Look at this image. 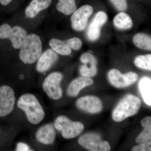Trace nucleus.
<instances>
[{"label":"nucleus","mask_w":151,"mask_h":151,"mask_svg":"<svg viewBox=\"0 0 151 151\" xmlns=\"http://www.w3.org/2000/svg\"><path fill=\"white\" fill-rule=\"evenodd\" d=\"M55 129L61 131V134L66 139H73L80 134L84 126L80 122H72L65 116H60L55 121Z\"/></svg>","instance_id":"39448f33"},{"label":"nucleus","mask_w":151,"mask_h":151,"mask_svg":"<svg viewBox=\"0 0 151 151\" xmlns=\"http://www.w3.org/2000/svg\"><path fill=\"white\" fill-rule=\"evenodd\" d=\"M80 145L91 151H109L111 147L107 141H103L100 135L89 133L81 136L78 140Z\"/></svg>","instance_id":"6e6552de"},{"label":"nucleus","mask_w":151,"mask_h":151,"mask_svg":"<svg viewBox=\"0 0 151 151\" xmlns=\"http://www.w3.org/2000/svg\"><path fill=\"white\" fill-rule=\"evenodd\" d=\"M66 40L70 48L73 50H79L82 47V42L78 37H71L66 39Z\"/></svg>","instance_id":"b1692460"},{"label":"nucleus","mask_w":151,"mask_h":151,"mask_svg":"<svg viewBox=\"0 0 151 151\" xmlns=\"http://www.w3.org/2000/svg\"><path fill=\"white\" fill-rule=\"evenodd\" d=\"M57 11L65 16L72 14L77 9L75 0H58Z\"/></svg>","instance_id":"6ab92c4d"},{"label":"nucleus","mask_w":151,"mask_h":151,"mask_svg":"<svg viewBox=\"0 0 151 151\" xmlns=\"http://www.w3.org/2000/svg\"><path fill=\"white\" fill-rule=\"evenodd\" d=\"M63 78L62 73L53 72L50 73L45 78L42 88L47 95L50 99L57 100L62 97L63 91L60 83Z\"/></svg>","instance_id":"423d86ee"},{"label":"nucleus","mask_w":151,"mask_h":151,"mask_svg":"<svg viewBox=\"0 0 151 151\" xmlns=\"http://www.w3.org/2000/svg\"><path fill=\"white\" fill-rule=\"evenodd\" d=\"M139 90L144 102L147 105H151V80L148 77L141 78L139 83Z\"/></svg>","instance_id":"a211bd4d"},{"label":"nucleus","mask_w":151,"mask_h":151,"mask_svg":"<svg viewBox=\"0 0 151 151\" xmlns=\"http://www.w3.org/2000/svg\"><path fill=\"white\" fill-rule=\"evenodd\" d=\"M141 105L140 99L137 97L131 94L126 95L113 111V120L117 122H122L129 117L134 116L139 112Z\"/></svg>","instance_id":"20e7f679"},{"label":"nucleus","mask_w":151,"mask_h":151,"mask_svg":"<svg viewBox=\"0 0 151 151\" xmlns=\"http://www.w3.org/2000/svg\"><path fill=\"white\" fill-rule=\"evenodd\" d=\"M138 75L133 72L123 74L119 70L113 69L109 71L108 78L110 83L116 88H123L134 84L138 79Z\"/></svg>","instance_id":"1a4fd4ad"},{"label":"nucleus","mask_w":151,"mask_h":151,"mask_svg":"<svg viewBox=\"0 0 151 151\" xmlns=\"http://www.w3.org/2000/svg\"><path fill=\"white\" fill-rule=\"evenodd\" d=\"M80 60L83 65L80 67L79 71L83 77L90 78L96 75L97 60L94 55L89 52L83 53L80 57Z\"/></svg>","instance_id":"4468645a"},{"label":"nucleus","mask_w":151,"mask_h":151,"mask_svg":"<svg viewBox=\"0 0 151 151\" xmlns=\"http://www.w3.org/2000/svg\"><path fill=\"white\" fill-rule=\"evenodd\" d=\"M17 105L25 113L31 124H40L45 116L43 108L35 95L31 94H23L19 98Z\"/></svg>","instance_id":"7ed1b4c3"},{"label":"nucleus","mask_w":151,"mask_h":151,"mask_svg":"<svg viewBox=\"0 0 151 151\" xmlns=\"http://www.w3.org/2000/svg\"><path fill=\"white\" fill-rule=\"evenodd\" d=\"M111 3L119 11H125L127 9V0H110Z\"/></svg>","instance_id":"393cba45"},{"label":"nucleus","mask_w":151,"mask_h":151,"mask_svg":"<svg viewBox=\"0 0 151 151\" xmlns=\"http://www.w3.org/2000/svg\"><path fill=\"white\" fill-rule=\"evenodd\" d=\"M108 16L105 12L100 11L94 16L89 24L86 32L88 39L91 41L97 40L100 35L101 27L106 23Z\"/></svg>","instance_id":"f8f14e48"},{"label":"nucleus","mask_w":151,"mask_h":151,"mask_svg":"<svg viewBox=\"0 0 151 151\" xmlns=\"http://www.w3.org/2000/svg\"><path fill=\"white\" fill-rule=\"evenodd\" d=\"M45 48V41L41 35L31 31L19 49L18 56L24 65H32L36 63Z\"/></svg>","instance_id":"f03ea898"},{"label":"nucleus","mask_w":151,"mask_h":151,"mask_svg":"<svg viewBox=\"0 0 151 151\" xmlns=\"http://www.w3.org/2000/svg\"><path fill=\"white\" fill-rule=\"evenodd\" d=\"M77 107L82 111L91 113H98L103 109V104L98 97L87 96L79 98L76 102Z\"/></svg>","instance_id":"ddd939ff"},{"label":"nucleus","mask_w":151,"mask_h":151,"mask_svg":"<svg viewBox=\"0 0 151 151\" xmlns=\"http://www.w3.org/2000/svg\"><path fill=\"white\" fill-rule=\"evenodd\" d=\"M93 12V7L89 5H85L76 9L70 17V24L72 29L76 32L84 30Z\"/></svg>","instance_id":"0eeeda50"},{"label":"nucleus","mask_w":151,"mask_h":151,"mask_svg":"<svg viewBox=\"0 0 151 151\" xmlns=\"http://www.w3.org/2000/svg\"><path fill=\"white\" fill-rule=\"evenodd\" d=\"M145 129L136 139L137 143H143L150 140L151 139V117L147 116L141 121Z\"/></svg>","instance_id":"412c9836"},{"label":"nucleus","mask_w":151,"mask_h":151,"mask_svg":"<svg viewBox=\"0 0 151 151\" xmlns=\"http://www.w3.org/2000/svg\"><path fill=\"white\" fill-rule=\"evenodd\" d=\"M135 65L141 69L151 70V55H140L137 56L134 60Z\"/></svg>","instance_id":"5701e85b"},{"label":"nucleus","mask_w":151,"mask_h":151,"mask_svg":"<svg viewBox=\"0 0 151 151\" xmlns=\"http://www.w3.org/2000/svg\"><path fill=\"white\" fill-rule=\"evenodd\" d=\"M113 24L119 29H129L133 26V22L131 17L123 12L116 15L113 19Z\"/></svg>","instance_id":"aec40b11"},{"label":"nucleus","mask_w":151,"mask_h":151,"mask_svg":"<svg viewBox=\"0 0 151 151\" xmlns=\"http://www.w3.org/2000/svg\"><path fill=\"white\" fill-rule=\"evenodd\" d=\"M54 50L47 46L44 49L36 65V70L43 73L48 71L57 62L59 55Z\"/></svg>","instance_id":"9b49d317"},{"label":"nucleus","mask_w":151,"mask_h":151,"mask_svg":"<svg viewBox=\"0 0 151 151\" xmlns=\"http://www.w3.org/2000/svg\"><path fill=\"white\" fill-rule=\"evenodd\" d=\"M14 0H0V4L3 6H7L11 4Z\"/></svg>","instance_id":"cd10ccee"},{"label":"nucleus","mask_w":151,"mask_h":151,"mask_svg":"<svg viewBox=\"0 0 151 151\" xmlns=\"http://www.w3.org/2000/svg\"><path fill=\"white\" fill-rule=\"evenodd\" d=\"M133 43L138 48L145 50H151V37L143 33L137 34L134 36Z\"/></svg>","instance_id":"4be33fe9"},{"label":"nucleus","mask_w":151,"mask_h":151,"mask_svg":"<svg viewBox=\"0 0 151 151\" xmlns=\"http://www.w3.org/2000/svg\"><path fill=\"white\" fill-rule=\"evenodd\" d=\"M15 96L10 86L4 85L0 87V117L8 116L14 110Z\"/></svg>","instance_id":"9d476101"},{"label":"nucleus","mask_w":151,"mask_h":151,"mask_svg":"<svg viewBox=\"0 0 151 151\" xmlns=\"http://www.w3.org/2000/svg\"><path fill=\"white\" fill-rule=\"evenodd\" d=\"M49 47L54 50L58 54L60 55H70L72 52V49L68 44L66 40H62L55 37H51L47 41Z\"/></svg>","instance_id":"dca6fc26"},{"label":"nucleus","mask_w":151,"mask_h":151,"mask_svg":"<svg viewBox=\"0 0 151 151\" xmlns=\"http://www.w3.org/2000/svg\"><path fill=\"white\" fill-rule=\"evenodd\" d=\"M93 83V81L90 78L80 77L73 80L71 82L68 88L67 93L69 96L75 97L84 87L90 86Z\"/></svg>","instance_id":"f3484780"},{"label":"nucleus","mask_w":151,"mask_h":151,"mask_svg":"<svg viewBox=\"0 0 151 151\" xmlns=\"http://www.w3.org/2000/svg\"><path fill=\"white\" fill-rule=\"evenodd\" d=\"M29 146L24 143L20 142L17 144V146L16 150L18 151H30Z\"/></svg>","instance_id":"bb28decb"},{"label":"nucleus","mask_w":151,"mask_h":151,"mask_svg":"<svg viewBox=\"0 0 151 151\" xmlns=\"http://www.w3.org/2000/svg\"><path fill=\"white\" fill-rule=\"evenodd\" d=\"M133 151H151V142L150 141L141 143L139 145L135 146L133 149Z\"/></svg>","instance_id":"a878e982"},{"label":"nucleus","mask_w":151,"mask_h":151,"mask_svg":"<svg viewBox=\"0 0 151 151\" xmlns=\"http://www.w3.org/2000/svg\"><path fill=\"white\" fill-rule=\"evenodd\" d=\"M52 0H31L21 12L16 14L12 19L32 31L48 17V9Z\"/></svg>","instance_id":"f257e3e1"},{"label":"nucleus","mask_w":151,"mask_h":151,"mask_svg":"<svg viewBox=\"0 0 151 151\" xmlns=\"http://www.w3.org/2000/svg\"><path fill=\"white\" fill-rule=\"evenodd\" d=\"M55 133L52 124H47L40 128L36 134L39 142L44 145H51L55 139Z\"/></svg>","instance_id":"2eb2a0df"}]
</instances>
